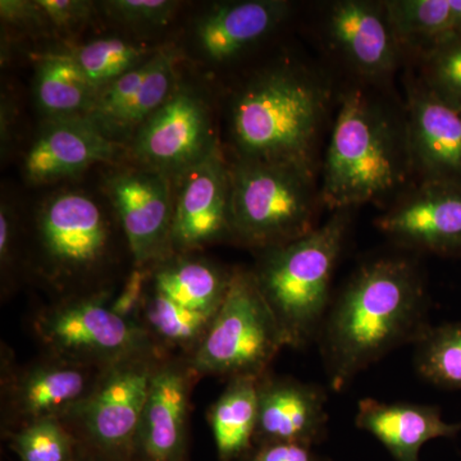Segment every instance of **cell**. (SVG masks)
Masks as SVG:
<instances>
[{"instance_id": "39", "label": "cell", "mask_w": 461, "mask_h": 461, "mask_svg": "<svg viewBox=\"0 0 461 461\" xmlns=\"http://www.w3.org/2000/svg\"><path fill=\"white\" fill-rule=\"evenodd\" d=\"M187 461H191V460H187Z\"/></svg>"}, {"instance_id": "7", "label": "cell", "mask_w": 461, "mask_h": 461, "mask_svg": "<svg viewBox=\"0 0 461 461\" xmlns=\"http://www.w3.org/2000/svg\"><path fill=\"white\" fill-rule=\"evenodd\" d=\"M111 288L63 297L36 314L33 333L45 355L105 368L118 360L159 348L141 323L114 314Z\"/></svg>"}, {"instance_id": "3", "label": "cell", "mask_w": 461, "mask_h": 461, "mask_svg": "<svg viewBox=\"0 0 461 461\" xmlns=\"http://www.w3.org/2000/svg\"><path fill=\"white\" fill-rule=\"evenodd\" d=\"M330 104V84L314 68L295 62L268 67L233 99L230 135L238 158L294 166L317 176Z\"/></svg>"}, {"instance_id": "10", "label": "cell", "mask_w": 461, "mask_h": 461, "mask_svg": "<svg viewBox=\"0 0 461 461\" xmlns=\"http://www.w3.org/2000/svg\"><path fill=\"white\" fill-rule=\"evenodd\" d=\"M2 429L5 433L44 420L65 421L89 399L103 369L42 355L9 369L2 366Z\"/></svg>"}, {"instance_id": "30", "label": "cell", "mask_w": 461, "mask_h": 461, "mask_svg": "<svg viewBox=\"0 0 461 461\" xmlns=\"http://www.w3.org/2000/svg\"><path fill=\"white\" fill-rule=\"evenodd\" d=\"M21 461H71L77 441L58 420H44L3 435Z\"/></svg>"}, {"instance_id": "28", "label": "cell", "mask_w": 461, "mask_h": 461, "mask_svg": "<svg viewBox=\"0 0 461 461\" xmlns=\"http://www.w3.org/2000/svg\"><path fill=\"white\" fill-rule=\"evenodd\" d=\"M178 54L172 50H163L149 59L148 74L120 117L109 131V138L118 132L136 131L151 114L177 89L176 66ZM114 140V139H113Z\"/></svg>"}, {"instance_id": "36", "label": "cell", "mask_w": 461, "mask_h": 461, "mask_svg": "<svg viewBox=\"0 0 461 461\" xmlns=\"http://www.w3.org/2000/svg\"><path fill=\"white\" fill-rule=\"evenodd\" d=\"M0 16L5 23L18 27L48 25L47 20L36 2L2 0L0 2Z\"/></svg>"}, {"instance_id": "26", "label": "cell", "mask_w": 461, "mask_h": 461, "mask_svg": "<svg viewBox=\"0 0 461 461\" xmlns=\"http://www.w3.org/2000/svg\"><path fill=\"white\" fill-rule=\"evenodd\" d=\"M214 315L191 311L151 286L141 324L158 348L190 357L204 339Z\"/></svg>"}, {"instance_id": "22", "label": "cell", "mask_w": 461, "mask_h": 461, "mask_svg": "<svg viewBox=\"0 0 461 461\" xmlns=\"http://www.w3.org/2000/svg\"><path fill=\"white\" fill-rule=\"evenodd\" d=\"M232 273L205 260L175 254L154 266L153 288L185 308L215 315L227 295Z\"/></svg>"}, {"instance_id": "9", "label": "cell", "mask_w": 461, "mask_h": 461, "mask_svg": "<svg viewBox=\"0 0 461 461\" xmlns=\"http://www.w3.org/2000/svg\"><path fill=\"white\" fill-rule=\"evenodd\" d=\"M36 232L42 273L58 287L86 280L108 262L111 227L86 194L65 191L48 199Z\"/></svg>"}, {"instance_id": "34", "label": "cell", "mask_w": 461, "mask_h": 461, "mask_svg": "<svg viewBox=\"0 0 461 461\" xmlns=\"http://www.w3.org/2000/svg\"><path fill=\"white\" fill-rule=\"evenodd\" d=\"M48 25L74 30L91 16L93 5L84 0H36Z\"/></svg>"}, {"instance_id": "33", "label": "cell", "mask_w": 461, "mask_h": 461, "mask_svg": "<svg viewBox=\"0 0 461 461\" xmlns=\"http://www.w3.org/2000/svg\"><path fill=\"white\" fill-rule=\"evenodd\" d=\"M108 14L133 26H160L171 20L178 7L169 0H111L105 3Z\"/></svg>"}, {"instance_id": "25", "label": "cell", "mask_w": 461, "mask_h": 461, "mask_svg": "<svg viewBox=\"0 0 461 461\" xmlns=\"http://www.w3.org/2000/svg\"><path fill=\"white\" fill-rule=\"evenodd\" d=\"M406 53H421L461 35V0H386Z\"/></svg>"}, {"instance_id": "13", "label": "cell", "mask_w": 461, "mask_h": 461, "mask_svg": "<svg viewBox=\"0 0 461 461\" xmlns=\"http://www.w3.org/2000/svg\"><path fill=\"white\" fill-rule=\"evenodd\" d=\"M107 191L133 266H156L172 257L171 178L147 168L127 169L109 177Z\"/></svg>"}, {"instance_id": "11", "label": "cell", "mask_w": 461, "mask_h": 461, "mask_svg": "<svg viewBox=\"0 0 461 461\" xmlns=\"http://www.w3.org/2000/svg\"><path fill=\"white\" fill-rule=\"evenodd\" d=\"M321 30L327 48L357 83L384 85L406 57L386 0L330 3Z\"/></svg>"}, {"instance_id": "24", "label": "cell", "mask_w": 461, "mask_h": 461, "mask_svg": "<svg viewBox=\"0 0 461 461\" xmlns=\"http://www.w3.org/2000/svg\"><path fill=\"white\" fill-rule=\"evenodd\" d=\"M98 93L72 54H47L39 60L36 102L50 117L89 114Z\"/></svg>"}, {"instance_id": "21", "label": "cell", "mask_w": 461, "mask_h": 461, "mask_svg": "<svg viewBox=\"0 0 461 461\" xmlns=\"http://www.w3.org/2000/svg\"><path fill=\"white\" fill-rule=\"evenodd\" d=\"M290 5L282 0L222 3L196 26L200 50L213 62H229L275 32L286 20Z\"/></svg>"}, {"instance_id": "38", "label": "cell", "mask_w": 461, "mask_h": 461, "mask_svg": "<svg viewBox=\"0 0 461 461\" xmlns=\"http://www.w3.org/2000/svg\"><path fill=\"white\" fill-rule=\"evenodd\" d=\"M78 444V442H77ZM71 461H107L100 457L99 455L94 454L93 451L87 450L84 446L78 444L77 451H76L74 459Z\"/></svg>"}, {"instance_id": "15", "label": "cell", "mask_w": 461, "mask_h": 461, "mask_svg": "<svg viewBox=\"0 0 461 461\" xmlns=\"http://www.w3.org/2000/svg\"><path fill=\"white\" fill-rule=\"evenodd\" d=\"M375 223L400 247L461 258V185L417 182Z\"/></svg>"}, {"instance_id": "6", "label": "cell", "mask_w": 461, "mask_h": 461, "mask_svg": "<svg viewBox=\"0 0 461 461\" xmlns=\"http://www.w3.org/2000/svg\"><path fill=\"white\" fill-rule=\"evenodd\" d=\"M284 348L286 341L253 272L240 269L190 362L200 377L260 378Z\"/></svg>"}, {"instance_id": "2", "label": "cell", "mask_w": 461, "mask_h": 461, "mask_svg": "<svg viewBox=\"0 0 461 461\" xmlns=\"http://www.w3.org/2000/svg\"><path fill=\"white\" fill-rule=\"evenodd\" d=\"M382 85L355 83L339 96L321 176L330 212L397 199L415 180L405 105Z\"/></svg>"}, {"instance_id": "37", "label": "cell", "mask_w": 461, "mask_h": 461, "mask_svg": "<svg viewBox=\"0 0 461 461\" xmlns=\"http://www.w3.org/2000/svg\"><path fill=\"white\" fill-rule=\"evenodd\" d=\"M16 245V223L11 209L2 203L0 211V262L3 267H8L14 257V249Z\"/></svg>"}, {"instance_id": "16", "label": "cell", "mask_w": 461, "mask_h": 461, "mask_svg": "<svg viewBox=\"0 0 461 461\" xmlns=\"http://www.w3.org/2000/svg\"><path fill=\"white\" fill-rule=\"evenodd\" d=\"M178 180L172 217L173 256L233 239L230 165L224 159L220 145Z\"/></svg>"}, {"instance_id": "19", "label": "cell", "mask_w": 461, "mask_h": 461, "mask_svg": "<svg viewBox=\"0 0 461 461\" xmlns=\"http://www.w3.org/2000/svg\"><path fill=\"white\" fill-rule=\"evenodd\" d=\"M118 150L117 142L87 115L53 118L27 151L23 171L32 184H50L109 163Z\"/></svg>"}, {"instance_id": "1", "label": "cell", "mask_w": 461, "mask_h": 461, "mask_svg": "<svg viewBox=\"0 0 461 461\" xmlns=\"http://www.w3.org/2000/svg\"><path fill=\"white\" fill-rule=\"evenodd\" d=\"M427 312L426 285L411 259L363 264L330 304L318 335L330 387L345 390L399 346L415 344L429 327Z\"/></svg>"}, {"instance_id": "12", "label": "cell", "mask_w": 461, "mask_h": 461, "mask_svg": "<svg viewBox=\"0 0 461 461\" xmlns=\"http://www.w3.org/2000/svg\"><path fill=\"white\" fill-rule=\"evenodd\" d=\"M217 145L204 100L177 86L136 130L132 154L145 168L178 178L204 160Z\"/></svg>"}, {"instance_id": "5", "label": "cell", "mask_w": 461, "mask_h": 461, "mask_svg": "<svg viewBox=\"0 0 461 461\" xmlns=\"http://www.w3.org/2000/svg\"><path fill=\"white\" fill-rule=\"evenodd\" d=\"M317 176L281 163L238 158L230 165L233 240L262 251L317 229Z\"/></svg>"}, {"instance_id": "17", "label": "cell", "mask_w": 461, "mask_h": 461, "mask_svg": "<svg viewBox=\"0 0 461 461\" xmlns=\"http://www.w3.org/2000/svg\"><path fill=\"white\" fill-rule=\"evenodd\" d=\"M405 90L415 180L461 185L460 105L442 98L420 76L409 78Z\"/></svg>"}, {"instance_id": "8", "label": "cell", "mask_w": 461, "mask_h": 461, "mask_svg": "<svg viewBox=\"0 0 461 461\" xmlns=\"http://www.w3.org/2000/svg\"><path fill=\"white\" fill-rule=\"evenodd\" d=\"M166 351H144L103 369L89 399L62 421L76 441L107 461H132L151 381Z\"/></svg>"}, {"instance_id": "20", "label": "cell", "mask_w": 461, "mask_h": 461, "mask_svg": "<svg viewBox=\"0 0 461 461\" xmlns=\"http://www.w3.org/2000/svg\"><path fill=\"white\" fill-rule=\"evenodd\" d=\"M357 429L378 439L396 461H420L421 447L436 438H451L461 423L442 420L436 406L363 399L355 415Z\"/></svg>"}, {"instance_id": "23", "label": "cell", "mask_w": 461, "mask_h": 461, "mask_svg": "<svg viewBox=\"0 0 461 461\" xmlns=\"http://www.w3.org/2000/svg\"><path fill=\"white\" fill-rule=\"evenodd\" d=\"M260 378L230 379L209 411L220 461H241L254 448Z\"/></svg>"}, {"instance_id": "18", "label": "cell", "mask_w": 461, "mask_h": 461, "mask_svg": "<svg viewBox=\"0 0 461 461\" xmlns=\"http://www.w3.org/2000/svg\"><path fill=\"white\" fill-rule=\"evenodd\" d=\"M329 426L327 396L317 384L271 372L259 379L254 446L294 442L315 446Z\"/></svg>"}, {"instance_id": "29", "label": "cell", "mask_w": 461, "mask_h": 461, "mask_svg": "<svg viewBox=\"0 0 461 461\" xmlns=\"http://www.w3.org/2000/svg\"><path fill=\"white\" fill-rule=\"evenodd\" d=\"M71 54L98 91L148 59L145 48L114 38L87 42Z\"/></svg>"}, {"instance_id": "4", "label": "cell", "mask_w": 461, "mask_h": 461, "mask_svg": "<svg viewBox=\"0 0 461 461\" xmlns=\"http://www.w3.org/2000/svg\"><path fill=\"white\" fill-rule=\"evenodd\" d=\"M350 223V211L333 212L302 238L262 251L253 275L288 348H304L320 335Z\"/></svg>"}, {"instance_id": "14", "label": "cell", "mask_w": 461, "mask_h": 461, "mask_svg": "<svg viewBox=\"0 0 461 461\" xmlns=\"http://www.w3.org/2000/svg\"><path fill=\"white\" fill-rule=\"evenodd\" d=\"M200 378L190 357L166 354L157 366L132 461L190 460V405Z\"/></svg>"}, {"instance_id": "27", "label": "cell", "mask_w": 461, "mask_h": 461, "mask_svg": "<svg viewBox=\"0 0 461 461\" xmlns=\"http://www.w3.org/2000/svg\"><path fill=\"white\" fill-rule=\"evenodd\" d=\"M421 378L446 390H461V323L429 326L415 342Z\"/></svg>"}, {"instance_id": "31", "label": "cell", "mask_w": 461, "mask_h": 461, "mask_svg": "<svg viewBox=\"0 0 461 461\" xmlns=\"http://www.w3.org/2000/svg\"><path fill=\"white\" fill-rule=\"evenodd\" d=\"M420 77L442 98L461 107V35L417 54Z\"/></svg>"}, {"instance_id": "32", "label": "cell", "mask_w": 461, "mask_h": 461, "mask_svg": "<svg viewBox=\"0 0 461 461\" xmlns=\"http://www.w3.org/2000/svg\"><path fill=\"white\" fill-rule=\"evenodd\" d=\"M154 266H135L113 296L111 309L123 320L141 323L142 312L153 286Z\"/></svg>"}, {"instance_id": "35", "label": "cell", "mask_w": 461, "mask_h": 461, "mask_svg": "<svg viewBox=\"0 0 461 461\" xmlns=\"http://www.w3.org/2000/svg\"><path fill=\"white\" fill-rule=\"evenodd\" d=\"M241 461H327L314 450V446L277 442L254 446Z\"/></svg>"}]
</instances>
